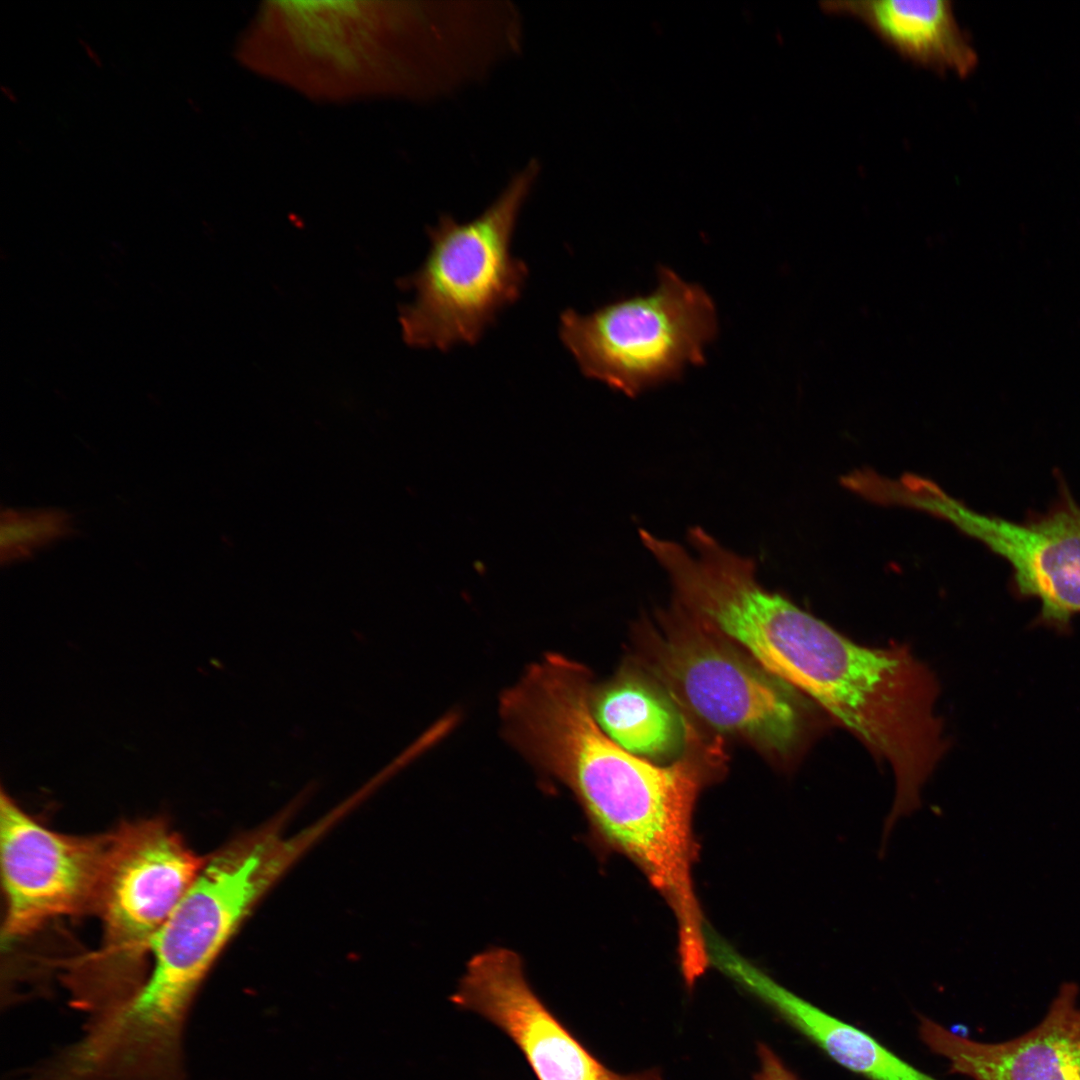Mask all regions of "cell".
<instances>
[{"label": "cell", "mask_w": 1080, "mask_h": 1080, "mask_svg": "<svg viewBox=\"0 0 1080 1080\" xmlns=\"http://www.w3.org/2000/svg\"><path fill=\"white\" fill-rule=\"evenodd\" d=\"M717 626L890 764L896 785L892 820L921 806V790L946 742L934 713L936 682L906 648L858 645L756 581L730 593Z\"/></svg>", "instance_id": "6da1fadb"}, {"label": "cell", "mask_w": 1080, "mask_h": 1080, "mask_svg": "<svg viewBox=\"0 0 1080 1080\" xmlns=\"http://www.w3.org/2000/svg\"><path fill=\"white\" fill-rule=\"evenodd\" d=\"M724 763L721 740L705 741L694 727L684 752L668 765L600 737L578 753L568 776L596 840L641 870L683 931L703 921L693 878L699 850L694 810Z\"/></svg>", "instance_id": "7a4b0ae2"}, {"label": "cell", "mask_w": 1080, "mask_h": 1080, "mask_svg": "<svg viewBox=\"0 0 1080 1080\" xmlns=\"http://www.w3.org/2000/svg\"><path fill=\"white\" fill-rule=\"evenodd\" d=\"M418 9L378 1H267L240 36L236 58L318 101L409 90L408 44Z\"/></svg>", "instance_id": "3957f363"}, {"label": "cell", "mask_w": 1080, "mask_h": 1080, "mask_svg": "<svg viewBox=\"0 0 1080 1080\" xmlns=\"http://www.w3.org/2000/svg\"><path fill=\"white\" fill-rule=\"evenodd\" d=\"M206 859L159 817L128 822L113 831L95 912L102 921L101 944L70 961L63 977L73 1008L96 1017L140 988L149 973L156 934Z\"/></svg>", "instance_id": "277c9868"}, {"label": "cell", "mask_w": 1080, "mask_h": 1080, "mask_svg": "<svg viewBox=\"0 0 1080 1080\" xmlns=\"http://www.w3.org/2000/svg\"><path fill=\"white\" fill-rule=\"evenodd\" d=\"M537 171V163L527 165L475 219L460 223L442 215L428 229L424 263L398 281L401 289L414 291V300L399 310L409 346L447 351L474 345L520 298L529 270L512 255L511 242Z\"/></svg>", "instance_id": "5b68a950"}, {"label": "cell", "mask_w": 1080, "mask_h": 1080, "mask_svg": "<svg viewBox=\"0 0 1080 1080\" xmlns=\"http://www.w3.org/2000/svg\"><path fill=\"white\" fill-rule=\"evenodd\" d=\"M660 624L645 662L675 704L771 757L796 751L807 723L800 692L675 604Z\"/></svg>", "instance_id": "8992f818"}, {"label": "cell", "mask_w": 1080, "mask_h": 1080, "mask_svg": "<svg viewBox=\"0 0 1080 1080\" xmlns=\"http://www.w3.org/2000/svg\"><path fill=\"white\" fill-rule=\"evenodd\" d=\"M717 330L710 295L665 266L652 293L586 315L566 309L559 321L560 340L582 374L629 397L703 365Z\"/></svg>", "instance_id": "52a82bcc"}, {"label": "cell", "mask_w": 1080, "mask_h": 1080, "mask_svg": "<svg viewBox=\"0 0 1080 1080\" xmlns=\"http://www.w3.org/2000/svg\"><path fill=\"white\" fill-rule=\"evenodd\" d=\"M1057 496L1042 512L1021 521L977 512L926 484L917 509L951 522L1005 560L1017 596L1040 602L1041 623L1059 629L1080 613V505L1061 475Z\"/></svg>", "instance_id": "ba28073f"}, {"label": "cell", "mask_w": 1080, "mask_h": 1080, "mask_svg": "<svg viewBox=\"0 0 1080 1080\" xmlns=\"http://www.w3.org/2000/svg\"><path fill=\"white\" fill-rule=\"evenodd\" d=\"M112 840L113 831L91 836L52 831L2 790L3 939L29 935L60 916L95 913Z\"/></svg>", "instance_id": "9c48e42d"}, {"label": "cell", "mask_w": 1080, "mask_h": 1080, "mask_svg": "<svg viewBox=\"0 0 1080 1080\" xmlns=\"http://www.w3.org/2000/svg\"><path fill=\"white\" fill-rule=\"evenodd\" d=\"M449 1001L508 1036L537 1080H664L657 1070L623 1075L606 1067L537 995L510 949L475 954Z\"/></svg>", "instance_id": "30bf717a"}, {"label": "cell", "mask_w": 1080, "mask_h": 1080, "mask_svg": "<svg viewBox=\"0 0 1080 1080\" xmlns=\"http://www.w3.org/2000/svg\"><path fill=\"white\" fill-rule=\"evenodd\" d=\"M919 1033L951 1072L973 1080H1080V985L1062 982L1042 1020L1006 1041H973L926 1017Z\"/></svg>", "instance_id": "8fae6325"}, {"label": "cell", "mask_w": 1080, "mask_h": 1080, "mask_svg": "<svg viewBox=\"0 0 1080 1080\" xmlns=\"http://www.w3.org/2000/svg\"><path fill=\"white\" fill-rule=\"evenodd\" d=\"M722 970L851 1072L869 1080H937L899 1058L866 1032L782 987L737 953L724 958Z\"/></svg>", "instance_id": "7c38bea8"}, {"label": "cell", "mask_w": 1080, "mask_h": 1080, "mask_svg": "<svg viewBox=\"0 0 1080 1080\" xmlns=\"http://www.w3.org/2000/svg\"><path fill=\"white\" fill-rule=\"evenodd\" d=\"M820 6L861 20L904 57L937 72L967 76L977 66L950 0H838Z\"/></svg>", "instance_id": "4fadbf2b"}, {"label": "cell", "mask_w": 1080, "mask_h": 1080, "mask_svg": "<svg viewBox=\"0 0 1080 1080\" xmlns=\"http://www.w3.org/2000/svg\"><path fill=\"white\" fill-rule=\"evenodd\" d=\"M673 701L646 680L621 673L593 687L590 705L601 729L619 746L646 759L679 757L693 725Z\"/></svg>", "instance_id": "5bb4252c"}, {"label": "cell", "mask_w": 1080, "mask_h": 1080, "mask_svg": "<svg viewBox=\"0 0 1080 1080\" xmlns=\"http://www.w3.org/2000/svg\"><path fill=\"white\" fill-rule=\"evenodd\" d=\"M71 514L61 509H6L0 517L2 565L29 558L38 549L71 535Z\"/></svg>", "instance_id": "9a60e30c"}, {"label": "cell", "mask_w": 1080, "mask_h": 1080, "mask_svg": "<svg viewBox=\"0 0 1080 1080\" xmlns=\"http://www.w3.org/2000/svg\"><path fill=\"white\" fill-rule=\"evenodd\" d=\"M758 1057L760 1065L754 1080H799L767 1045H759Z\"/></svg>", "instance_id": "2e32d148"}, {"label": "cell", "mask_w": 1080, "mask_h": 1080, "mask_svg": "<svg viewBox=\"0 0 1080 1080\" xmlns=\"http://www.w3.org/2000/svg\"><path fill=\"white\" fill-rule=\"evenodd\" d=\"M79 43H80V44H81V46L83 47V49H84V51H85L86 55H87V56H88V57H89V58H90V59H91V60H92V61H93V62H94V63H95V64H96L97 66H101V64H102L101 58H100L99 54H98V53H97V52H96V51L94 50V48H93V47H92V46H91V45H90V44H89L88 42H86V41H85L84 39H82V38H80V39H79Z\"/></svg>", "instance_id": "e0dca14e"}, {"label": "cell", "mask_w": 1080, "mask_h": 1080, "mask_svg": "<svg viewBox=\"0 0 1080 1080\" xmlns=\"http://www.w3.org/2000/svg\"><path fill=\"white\" fill-rule=\"evenodd\" d=\"M1 91L9 101L17 102V95L9 86L1 85Z\"/></svg>", "instance_id": "ac0fdd59"}]
</instances>
